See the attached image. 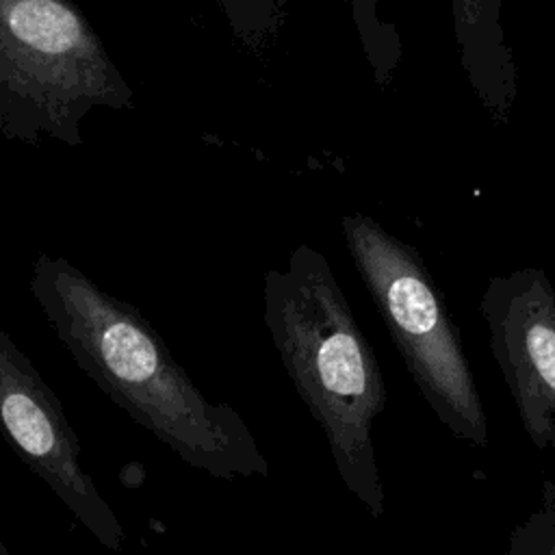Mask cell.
I'll return each instance as SVG.
<instances>
[{"instance_id":"cell-3","label":"cell","mask_w":555,"mask_h":555,"mask_svg":"<svg viewBox=\"0 0 555 555\" xmlns=\"http://www.w3.org/2000/svg\"><path fill=\"white\" fill-rule=\"evenodd\" d=\"M343 234L421 397L455 438L488 447L475 375L423 258L362 212L343 217Z\"/></svg>"},{"instance_id":"cell-1","label":"cell","mask_w":555,"mask_h":555,"mask_svg":"<svg viewBox=\"0 0 555 555\" xmlns=\"http://www.w3.org/2000/svg\"><path fill=\"white\" fill-rule=\"evenodd\" d=\"M33 288L78 366L182 462L225 481L269 475L243 416L210 401L137 310L63 262L39 269Z\"/></svg>"},{"instance_id":"cell-11","label":"cell","mask_w":555,"mask_h":555,"mask_svg":"<svg viewBox=\"0 0 555 555\" xmlns=\"http://www.w3.org/2000/svg\"><path fill=\"white\" fill-rule=\"evenodd\" d=\"M0 555H11V553H9V548L4 546V542H2V540H0Z\"/></svg>"},{"instance_id":"cell-9","label":"cell","mask_w":555,"mask_h":555,"mask_svg":"<svg viewBox=\"0 0 555 555\" xmlns=\"http://www.w3.org/2000/svg\"><path fill=\"white\" fill-rule=\"evenodd\" d=\"M351 7H353V20H356V26H358L360 41H362L371 63H375V74H377V80L382 82L379 56H384V65H386L388 74H392V67L397 63L395 61L397 54L382 39V35H388L390 30L377 17V0H351Z\"/></svg>"},{"instance_id":"cell-4","label":"cell","mask_w":555,"mask_h":555,"mask_svg":"<svg viewBox=\"0 0 555 555\" xmlns=\"http://www.w3.org/2000/svg\"><path fill=\"white\" fill-rule=\"evenodd\" d=\"M0 89L59 124L121 95L100 41L65 0H0Z\"/></svg>"},{"instance_id":"cell-10","label":"cell","mask_w":555,"mask_h":555,"mask_svg":"<svg viewBox=\"0 0 555 555\" xmlns=\"http://www.w3.org/2000/svg\"><path fill=\"white\" fill-rule=\"evenodd\" d=\"M542 555H555V522H553V525H551V529H548V535H546V542H544Z\"/></svg>"},{"instance_id":"cell-7","label":"cell","mask_w":555,"mask_h":555,"mask_svg":"<svg viewBox=\"0 0 555 555\" xmlns=\"http://www.w3.org/2000/svg\"><path fill=\"white\" fill-rule=\"evenodd\" d=\"M501 0H453L455 33L462 46V63L466 72L477 78L483 76V63L496 61L501 48L499 33Z\"/></svg>"},{"instance_id":"cell-2","label":"cell","mask_w":555,"mask_h":555,"mask_svg":"<svg viewBox=\"0 0 555 555\" xmlns=\"http://www.w3.org/2000/svg\"><path fill=\"white\" fill-rule=\"evenodd\" d=\"M264 321L286 375L327 440L343 486L382 518L386 496L373 427L386 408V384L321 251L301 243L282 269L267 271Z\"/></svg>"},{"instance_id":"cell-5","label":"cell","mask_w":555,"mask_h":555,"mask_svg":"<svg viewBox=\"0 0 555 555\" xmlns=\"http://www.w3.org/2000/svg\"><path fill=\"white\" fill-rule=\"evenodd\" d=\"M0 438L106 548L126 531L80 460V442L61 401L35 364L0 330Z\"/></svg>"},{"instance_id":"cell-6","label":"cell","mask_w":555,"mask_h":555,"mask_svg":"<svg viewBox=\"0 0 555 555\" xmlns=\"http://www.w3.org/2000/svg\"><path fill=\"white\" fill-rule=\"evenodd\" d=\"M490 349L538 451L555 447V291L540 269L492 278L481 295Z\"/></svg>"},{"instance_id":"cell-8","label":"cell","mask_w":555,"mask_h":555,"mask_svg":"<svg viewBox=\"0 0 555 555\" xmlns=\"http://www.w3.org/2000/svg\"><path fill=\"white\" fill-rule=\"evenodd\" d=\"M555 522V486L551 481L542 488L540 507L516 527L509 548L503 555H542L551 525Z\"/></svg>"}]
</instances>
